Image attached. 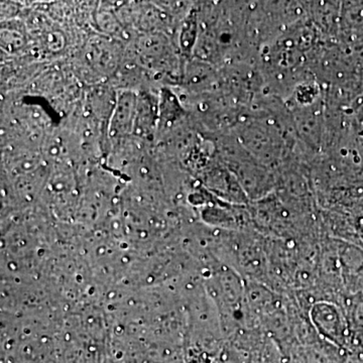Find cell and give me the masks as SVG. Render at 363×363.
Segmentation results:
<instances>
[{
	"label": "cell",
	"mask_w": 363,
	"mask_h": 363,
	"mask_svg": "<svg viewBox=\"0 0 363 363\" xmlns=\"http://www.w3.org/2000/svg\"><path fill=\"white\" fill-rule=\"evenodd\" d=\"M312 325L320 335L329 342L341 345L345 337V323L337 306L328 301H320L312 306L310 311Z\"/></svg>",
	"instance_id": "6da1fadb"
},
{
	"label": "cell",
	"mask_w": 363,
	"mask_h": 363,
	"mask_svg": "<svg viewBox=\"0 0 363 363\" xmlns=\"http://www.w3.org/2000/svg\"><path fill=\"white\" fill-rule=\"evenodd\" d=\"M136 106H138V101L133 93H123L119 97L116 112L111 121L112 136L128 135L135 130Z\"/></svg>",
	"instance_id": "7a4b0ae2"
},
{
	"label": "cell",
	"mask_w": 363,
	"mask_h": 363,
	"mask_svg": "<svg viewBox=\"0 0 363 363\" xmlns=\"http://www.w3.org/2000/svg\"><path fill=\"white\" fill-rule=\"evenodd\" d=\"M199 33V13L196 11H190L181 28L180 45L183 54H192L197 44Z\"/></svg>",
	"instance_id": "3957f363"
},
{
	"label": "cell",
	"mask_w": 363,
	"mask_h": 363,
	"mask_svg": "<svg viewBox=\"0 0 363 363\" xmlns=\"http://www.w3.org/2000/svg\"><path fill=\"white\" fill-rule=\"evenodd\" d=\"M100 28L107 33H116L118 30V25L116 23V21L111 16V14L101 13L99 16Z\"/></svg>",
	"instance_id": "277c9868"
},
{
	"label": "cell",
	"mask_w": 363,
	"mask_h": 363,
	"mask_svg": "<svg viewBox=\"0 0 363 363\" xmlns=\"http://www.w3.org/2000/svg\"><path fill=\"white\" fill-rule=\"evenodd\" d=\"M48 45H49L51 50H60L63 47V43H62V35L60 33H50L48 35Z\"/></svg>",
	"instance_id": "5b68a950"
}]
</instances>
